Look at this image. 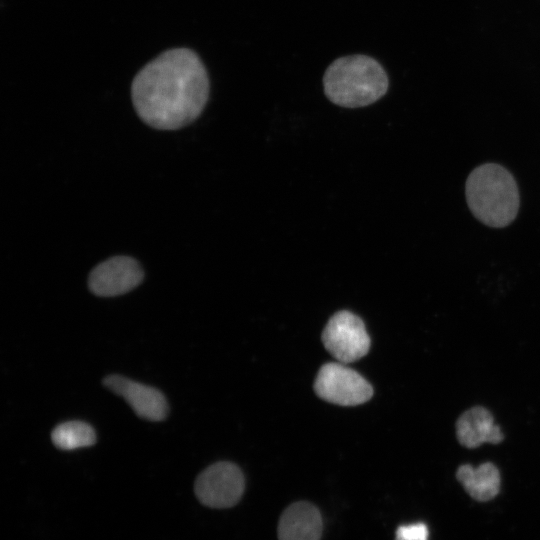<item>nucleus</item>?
<instances>
[{
    "mask_svg": "<svg viewBox=\"0 0 540 540\" xmlns=\"http://www.w3.org/2000/svg\"><path fill=\"white\" fill-rule=\"evenodd\" d=\"M103 385L121 396L140 417L149 421H162L168 414V403L161 391L121 375H109Z\"/></svg>",
    "mask_w": 540,
    "mask_h": 540,
    "instance_id": "obj_8",
    "label": "nucleus"
},
{
    "mask_svg": "<svg viewBox=\"0 0 540 540\" xmlns=\"http://www.w3.org/2000/svg\"><path fill=\"white\" fill-rule=\"evenodd\" d=\"M143 277V270L135 259L115 256L98 264L91 271L88 286L97 296H118L136 288Z\"/></svg>",
    "mask_w": 540,
    "mask_h": 540,
    "instance_id": "obj_7",
    "label": "nucleus"
},
{
    "mask_svg": "<svg viewBox=\"0 0 540 540\" xmlns=\"http://www.w3.org/2000/svg\"><path fill=\"white\" fill-rule=\"evenodd\" d=\"M428 529L423 523H414L398 527L396 540H427Z\"/></svg>",
    "mask_w": 540,
    "mask_h": 540,
    "instance_id": "obj_13",
    "label": "nucleus"
},
{
    "mask_svg": "<svg viewBox=\"0 0 540 540\" xmlns=\"http://www.w3.org/2000/svg\"><path fill=\"white\" fill-rule=\"evenodd\" d=\"M456 435L461 445L476 448L483 443H500L504 435L489 410L476 406L465 411L456 422Z\"/></svg>",
    "mask_w": 540,
    "mask_h": 540,
    "instance_id": "obj_10",
    "label": "nucleus"
},
{
    "mask_svg": "<svg viewBox=\"0 0 540 540\" xmlns=\"http://www.w3.org/2000/svg\"><path fill=\"white\" fill-rule=\"evenodd\" d=\"M466 198L474 216L491 227L507 226L518 213L516 182L498 164H484L470 173L466 181Z\"/></svg>",
    "mask_w": 540,
    "mask_h": 540,
    "instance_id": "obj_3",
    "label": "nucleus"
},
{
    "mask_svg": "<svg viewBox=\"0 0 540 540\" xmlns=\"http://www.w3.org/2000/svg\"><path fill=\"white\" fill-rule=\"evenodd\" d=\"M456 477L469 495L479 501L494 498L500 489V473L490 462L476 468L464 464L458 468Z\"/></svg>",
    "mask_w": 540,
    "mask_h": 540,
    "instance_id": "obj_11",
    "label": "nucleus"
},
{
    "mask_svg": "<svg viewBox=\"0 0 540 540\" xmlns=\"http://www.w3.org/2000/svg\"><path fill=\"white\" fill-rule=\"evenodd\" d=\"M322 517L313 504L300 501L282 513L278 523V540H320Z\"/></svg>",
    "mask_w": 540,
    "mask_h": 540,
    "instance_id": "obj_9",
    "label": "nucleus"
},
{
    "mask_svg": "<svg viewBox=\"0 0 540 540\" xmlns=\"http://www.w3.org/2000/svg\"><path fill=\"white\" fill-rule=\"evenodd\" d=\"M314 391L324 401L340 406L360 405L373 396L370 383L341 362L321 366L314 381Z\"/></svg>",
    "mask_w": 540,
    "mask_h": 540,
    "instance_id": "obj_4",
    "label": "nucleus"
},
{
    "mask_svg": "<svg viewBox=\"0 0 540 540\" xmlns=\"http://www.w3.org/2000/svg\"><path fill=\"white\" fill-rule=\"evenodd\" d=\"M245 479L240 468L231 462H217L203 470L194 484L198 500L211 508L234 506L243 495Z\"/></svg>",
    "mask_w": 540,
    "mask_h": 540,
    "instance_id": "obj_6",
    "label": "nucleus"
},
{
    "mask_svg": "<svg viewBox=\"0 0 540 540\" xmlns=\"http://www.w3.org/2000/svg\"><path fill=\"white\" fill-rule=\"evenodd\" d=\"M53 444L62 450L88 447L96 442L94 429L82 421H68L56 426L51 433Z\"/></svg>",
    "mask_w": 540,
    "mask_h": 540,
    "instance_id": "obj_12",
    "label": "nucleus"
},
{
    "mask_svg": "<svg viewBox=\"0 0 540 540\" xmlns=\"http://www.w3.org/2000/svg\"><path fill=\"white\" fill-rule=\"evenodd\" d=\"M209 96L207 70L188 48L167 50L135 76L131 97L138 116L161 130L182 128L199 117Z\"/></svg>",
    "mask_w": 540,
    "mask_h": 540,
    "instance_id": "obj_1",
    "label": "nucleus"
},
{
    "mask_svg": "<svg viewBox=\"0 0 540 540\" xmlns=\"http://www.w3.org/2000/svg\"><path fill=\"white\" fill-rule=\"evenodd\" d=\"M389 86L381 64L367 55H348L334 60L323 76L326 97L345 108L370 105L383 97Z\"/></svg>",
    "mask_w": 540,
    "mask_h": 540,
    "instance_id": "obj_2",
    "label": "nucleus"
},
{
    "mask_svg": "<svg viewBox=\"0 0 540 540\" xmlns=\"http://www.w3.org/2000/svg\"><path fill=\"white\" fill-rule=\"evenodd\" d=\"M321 338L326 350L343 364L359 360L370 348L364 322L346 310L335 313L328 320Z\"/></svg>",
    "mask_w": 540,
    "mask_h": 540,
    "instance_id": "obj_5",
    "label": "nucleus"
}]
</instances>
